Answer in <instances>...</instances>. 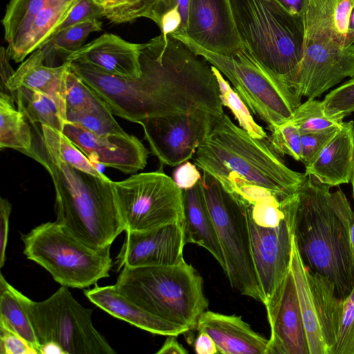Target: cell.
<instances>
[{"mask_svg": "<svg viewBox=\"0 0 354 354\" xmlns=\"http://www.w3.org/2000/svg\"><path fill=\"white\" fill-rule=\"evenodd\" d=\"M289 122L294 124L301 135L339 128L342 120L328 117L324 111L322 101L308 99L297 107Z\"/></svg>", "mask_w": 354, "mask_h": 354, "instance_id": "cell-33", "label": "cell"}, {"mask_svg": "<svg viewBox=\"0 0 354 354\" xmlns=\"http://www.w3.org/2000/svg\"><path fill=\"white\" fill-rule=\"evenodd\" d=\"M30 124L32 145L19 152L37 161L49 174L55 191V221L91 248L111 247L125 231L115 203L112 180L82 171L66 162L48 127Z\"/></svg>", "mask_w": 354, "mask_h": 354, "instance_id": "cell-2", "label": "cell"}, {"mask_svg": "<svg viewBox=\"0 0 354 354\" xmlns=\"http://www.w3.org/2000/svg\"><path fill=\"white\" fill-rule=\"evenodd\" d=\"M201 177L196 165L187 160L175 169L172 179L179 188L185 190L196 185Z\"/></svg>", "mask_w": 354, "mask_h": 354, "instance_id": "cell-45", "label": "cell"}, {"mask_svg": "<svg viewBox=\"0 0 354 354\" xmlns=\"http://www.w3.org/2000/svg\"><path fill=\"white\" fill-rule=\"evenodd\" d=\"M0 353L38 354L25 339L2 324H0Z\"/></svg>", "mask_w": 354, "mask_h": 354, "instance_id": "cell-44", "label": "cell"}, {"mask_svg": "<svg viewBox=\"0 0 354 354\" xmlns=\"http://www.w3.org/2000/svg\"><path fill=\"white\" fill-rule=\"evenodd\" d=\"M103 102L71 69L66 77V114L90 109Z\"/></svg>", "mask_w": 354, "mask_h": 354, "instance_id": "cell-38", "label": "cell"}, {"mask_svg": "<svg viewBox=\"0 0 354 354\" xmlns=\"http://www.w3.org/2000/svg\"><path fill=\"white\" fill-rule=\"evenodd\" d=\"M10 59L9 58L6 48H5L3 46H1V53H0V60H1V91H3L5 88V86L10 79V77L12 75L15 71L11 67L9 60Z\"/></svg>", "mask_w": 354, "mask_h": 354, "instance_id": "cell-49", "label": "cell"}, {"mask_svg": "<svg viewBox=\"0 0 354 354\" xmlns=\"http://www.w3.org/2000/svg\"><path fill=\"white\" fill-rule=\"evenodd\" d=\"M161 0H109L104 8V17L111 23L124 24L139 18L151 19Z\"/></svg>", "mask_w": 354, "mask_h": 354, "instance_id": "cell-35", "label": "cell"}, {"mask_svg": "<svg viewBox=\"0 0 354 354\" xmlns=\"http://www.w3.org/2000/svg\"><path fill=\"white\" fill-rule=\"evenodd\" d=\"M354 165V122H343L307 166L305 174L330 187L351 182Z\"/></svg>", "mask_w": 354, "mask_h": 354, "instance_id": "cell-22", "label": "cell"}, {"mask_svg": "<svg viewBox=\"0 0 354 354\" xmlns=\"http://www.w3.org/2000/svg\"><path fill=\"white\" fill-rule=\"evenodd\" d=\"M199 180L225 260L231 286L241 295L263 303L253 263L245 206L212 176L203 171Z\"/></svg>", "mask_w": 354, "mask_h": 354, "instance_id": "cell-8", "label": "cell"}, {"mask_svg": "<svg viewBox=\"0 0 354 354\" xmlns=\"http://www.w3.org/2000/svg\"><path fill=\"white\" fill-rule=\"evenodd\" d=\"M14 102L13 96L0 93V148L19 151L31 147L33 134L26 117Z\"/></svg>", "mask_w": 354, "mask_h": 354, "instance_id": "cell-27", "label": "cell"}, {"mask_svg": "<svg viewBox=\"0 0 354 354\" xmlns=\"http://www.w3.org/2000/svg\"><path fill=\"white\" fill-rule=\"evenodd\" d=\"M184 35L201 47L225 56L243 50L230 0H190Z\"/></svg>", "mask_w": 354, "mask_h": 354, "instance_id": "cell-15", "label": "cell"}, {"mask_svg": "<svg viewBox=\"0 0 354 354\" xmlns=\"http://www.w3.org/2000/svg\"><path fill=\"white\" fill-rule=\"evenodd\" d=\"M175 37L227 77L248 109L270 131L289 121L301 104V98L274 80L244 48L236 55L225 56L201 47L186 35Z\"/></svg>", "mask_w": 354, "mask_h": 354, "instance_id": "cell-9", "label": "cell"}, {"mask_svg": "<svg viewBox=\"0 0 354 354\" xmlns=\"http://www.w3.org/2000/svg\"><path fill=\"white\" fill-rule=\"evenodd\" d=\"M211 68L218 84L223 106H226L231 111L240 127L251 136L259 139H267L268 136L266 132L254 121L248 107L238 93L216 68L211 66Z\"/></svg>", "mask_w": 354, "mask_h": 354, "instance_id": "cell-31", "label": "cell"}, {"mask_svg": "<svg viewBox=\"0 0 354 354\" xmlns=\"http://www.w3.org/2000/svg\"><path fill=\"white\" fill-rule=\"evenodd\" d=\"M334 330L336 341L328 354H354V288L338 300Z\"/></svg>", "mask_w": 354, "mask_h": 354, "instance_id": "cell-32", "label": "cell"}, {"mask_svg": "<svg viewBox=\"0 0 354 354\" xmlns=\"http://www.w3.org/2000/svg\"><path fill=\"white\" fill-rule=\"evenodd\" d=\"M56 0H10L1 20L4 39L8 45L26 31L35 17Z\"/></svg>", "mask_w": 354, "mask_h": 354, "instance_id": "cell-30", "label": "cell"}, {"mask_svg": "<svg viewBox=\"0 0 354 354\" xmlns=\"http://www.w3.org/2000/svg\"><path fill=\"white\" fill-rule=\"evenodd\" d=\"M157 354H187L188 351L178 342L177 336L168 335Z\"/></svg>", "mask_w": 354, "mask_h": 354, "instance_id": "cell-50", "label": "cell"}, {"mask_svg": "<svg viewBox=\"0 0 354 354\" xmlns=\"http://www.w3.org/2000/svg\"><path fill=\"white\" fill-rule=\"evenodd\" d=\"M190 0H161L156 8L151 21L157 26L162 16L167 12L178 8L182 17L181 32L177 35H185L187 26L189 6Z\"/></svg>", "mask_w": 354, "mask_h": 354, "instance_id": "cell-46", "label": "cell"}, {"mask_svg": "<svg viewBox=\"0 0 354 354\" xmlns=\"http://www.w3.org/2000/svg\"><path fill=\"white\" fill-rule=\"evenodd\" d=\"M40 354H64L62 348L57 344L48 342L40 346Z\"/></svg>", "mask_w": 354, "mask_h": 354, "instance_id": "cell-52", "label": "cell"}, {"mask_svg": "<svg viewBox=\"0 0 354 354\" xmlns=\"http://www.w3.org/2000/svg\"><path fill=\"white\" fill-rule=\"evenodd\" d=\"M221 115L198 111L147 118L138 123L143 129L151 153L161 165L174 167L194 157Z\"/></svg>", "mask_w": 354, "mask_h": 354, "instance_id": "cell-11", "label": "cell"}, {"mask_svg": "<svg viewBox=\"0 0 354 354\" xmlns=\"http://www.w3.org/2000/svg\"><path fill=\"white\" fill-rule=\"evenodd\" d=\"M102 25L100 19H91L69 26L56 33L47 45L66 57L82 47L90 34L101 31Z\"/></svg>", "mask_w": 354, "mask_h": 354, "instance_id": "cell-36", "label": "cell"}, {"mask_svg": "<svg viewBox=\"0 0 354 354\" xmlns=\"http://www.w3.org/2000/svg\"><path fill=\"white\" fill-rule=\"evenodd\" d=\"M196 330L212 338L218 353L267 354L268 339L254 331L241 316L206 310L200 317Z\"/></svg>", "mask_w": 354, "mask_h": 354, "instance_id": "cell-19", "label": "cell"}, {"mask_svg": "<svg viewBox=\"0 0 354 354\" xmlns=\"http://www.w3.org/2000/svg\"><path fill=\"white\" fill-rule=\"evenodd\" d=\"M308 176L294 193L284 198L292 219L294 240L308 272L334 286L339 299L354 288V256L350 226L354 212L344 193Z\"/></svg>", "mask_w": 354, "mask_h": 354, "instance_id": "cell-1", "label": "cell"}, {"mask_svg": "<svg viewBox=\"0 0 354 354\" xmlns=\"http://www.w3.org/2000/svg\"><path fill=\"white\" fill-rule=\"evenodd\" d=\"M111 187L125 232L183 225V190L162 169L111 181Z\"/></svg>", "mask_w": 354, "mask_h": 354, "instance_id": "cell-10", "label": "cell"}, {"mask_svg": "<svg viewBox=\"0 0 354 354\" xmlns=\"http://www.w3.org/2000/svg\"><path fill=\"white\" fill-rule=\"evenodd\" d=\"M102 17H104L103 6L96 4L93 0H79L66 19L59 26L55 35L69 26L88 20L100 19Z\"/></svg>", "mask_w": 354, "mask_h": 354, "instance_id": "cell-43", "label": "cell"}, {"mask_svg": "<svg viewBox=\"0 0 354 354\" xmlns=\"http://www.w3.org/2000/svg\"><path fill=\"white\" fill-rule=\"evenodd\" d=\"M186 245L183 225L171 223L142 232H126L117 257L118 270L123 267L138 268L178 264L183 259Z\"/></svg>", "mask_w": 354, "mask_h": 354, "instance_id": "cell-17", "label": "cell"}, {"mask_svg": "<svg viewBox=\"0 0 354 354\" xmlns=\"http://www.w3.org/2000/svg\"><path fill=\"white\" fill-rule=\"evenodd\" d=\"M95 305L114 317L153 334L165 336L184 334L189 328L162 319L120 293L115 285L97 286L84 290Z\"/></svg>", "mask_w": 354, "mask_h": 354, "instance_id": "cell-21", "label": "cell"}, {"mask_svg": "<svg viewBox=\"0 0 354 354\" xmlns=\"http://www.w3.org/2000/svg\"><path fill=\"white\" fill-rule=\"evenodd\" d=\"M17 296L32 325L38 344H58L64 354H115L92 322L93 310L82 306L62 286L41 301L16 289Z\"/></svg>", "mask_w": 354, "mask_h": 354, "instance_id": "cell-7", "label": "cell"}, {"mask_svg": "<svg viewBox=\"0 0 354 354\" xmlns=\"http://www.w3.org/2000/svg\"><path fill=\"white\" fill-rule=\"evenodd\" d=\"M48 129L57 145L62 158L66 162L82 171L97 177L106 178L103 173L98 171L94 167L88 157L63 133L50 127H48Z\"/></svg>", "mask_w": 354, "mask_h": 354, "instance_id": "cell-41", "label": "cell"}, {"mask_svg": "<svg viewBox=\"0 0 354 354\" xmlns=\"http://www.w3.org/2000/svg\"><path fill=\"white\" fill-rule=\"evenodd\" d=\"M185 243H194L209 251L225 270V260L214 225L205 203L199 181L183 190Z\"/></svg>", "mask_w": 354, "mask_h": 354, "instance_id": "cell-25", "label": "cell"}, {"mask_svg": "<svg viewBox=\"0 0 354 354\" xmlns=\"http://www.w3.org/2000/svg\"><path fill=\"white\" fill-rule=\"evenodd\" d=\"M350 241L351 250L354 256V215L350 226Z\"/></svg>", "mask_w": 354, "mask_h": 354, "instance_id": "cell-54", "label": "cell"}, {"mask_svg": "<svg viewBox=\"0 0 354 354\" xmlns=\"http://www.w3.org/2000/svg\"><path fill=\"white\" fill-rule=\"evenodd\" d=\"M264 306L270 326L267 354H310L290 269Z\"/></svg>", "mask_w": 354, "mask_h": 354, "instance_id": "cell-14", "label": "cell"}, {"mask_svg": "<svg viewBox=\"0 0 354 354\" xmlns=\"http://www.w3.org/2000/svg\"><path fill=\"white\" fill-rule=\"evenodd\" d=\"M12 210V205L6 198L0 199V267L4 266L6 261V250L8 243L9 221Z\"/></svg>", "mask_w": 354, "mask_h": 354, "instance_id": "cell-47", "label": "cell"}, {"mask_svg": "<svg viewBox=\"0 0 354 354\" xmlns=\"http://www.w3.org/2000/svg\"><path fill=\"white\" fill-rule=\"evenodd\" d=\"M354 77V44L326 39L305 40L293 93L315 99L345 77Z\"/></svg>", "mask_w": 354, "mask_h": 354, "instance_id": "cell-12", "label": "cell"}, {"mask_svg": "<svg viewBox=\"0 0 354 354\" xmlns=\"http://www.w3.org/2000/svg\"><path fill=\"white\" fill-rule=\"evenodd\" d=\"M115 286L146 310L189 330L196 328L209 306L201 276L185 260L171 266H124Z\"/></svg>", "mask_w": 354, "mask_h": 354, "instance_id": "cell-5", "label": "cell"}, {"mask_svg": "<svg viewBox=\"0 0 354 354\" xmlns=\"http://www.w3.org/2000/svg\"><path fill=\"white\" fill-rule=\"evenodd\" d=\"M230 2L244 50L274 80L293 93L304 48V18L276 0Z\"/></svg>", "mask_w": 354, "mask_h": 354, "instance_id": "cell-4", "label": "cell"}, {"mask_svg": "<svg viewBox=\"0 0 354 354\" xmlns=\"http://www.w3.org/2000/svg\"><path fill=\"white\" fill-rule=\"evenodd\" d=\"M268 140L279 155H288L296 160L301 159V135L297 127L288 121L271 131Z\"/></svg>", "mask_w": 354, "mask_h": 354, "instance_id": "cell-40", "label": "cell"}, {"mask_svg": "<svg viewBox=\"0 0 354 354\" xmlns=\"http://www.w3.org/2000/svg\"><path fill=\"white\" fill-rule=\"evenodd\" d=\"M63 133L92 162L112 167L124 174H133L147 165L148 149L135 136L97 135L71 122Z\"/></svg>", "mask_w": 354, "mask_h": 354, "instance_id": "cell-16", "label": "cell"}, {"mask_svg": "<svg viewBox=\"0 0 354 354\" xmlns=\"http://www.w3.org/2000/svg\"><path fill=\"white\" fill-rule=\"evenodd\" d=\"M322 104L325 114L335 120L354 112V77L327 94Z\"/></svg>", "mask_w": 354, "mask_h": 354, "instance_id": "cell-39", "label": "cell"}, {"mask_svg": "<svg viewBox=\"0 0 354 354\" xmlns=\"http://www.w3.org/2000/svg\"><path fill=\"white\" fill-rule=\"evenodd\" d=\"M281 201L277 195L270 192L251 203L239 201L244 205L247 213L257 225L274 228L279 226L286 216Z\"/></svg>", "mask_w": 354, "mask_h": 354, "instance_id": "cell-37", "label": "cell"}, {"mask_svg": "<svg viewBox=\"0 0 354 354\" xmlns=\"http://www.w3.org/2000/svg\"><path fill=\"white\" fill-rule=\"evenodd\" d=\"M109 0H93V1L101 6H104Z\"/></svg>", "mask_w": 354, "mask_h": 354, "instance_id": "cell-55", "label": "cell"}, {"mask_svg": "<svg viewBox=\"0 0 354 354\" xmlns=\"http://www.w3.org/2000/svg\"><path fill=\"white\" fill-rule=\"evenodd\" d=\"M17 109L30 124L39 123L63 133L66 120L51 97L21 86L13 92Z\"/></svg>", "mask_w": 354, "mask_h": 354, "instance_id": "cell-28", "label": "cell"}, {"mask_svg": "<svg viewBox=\"0 0 354 354\" xmlns=\"http://www.w3.org/2000/svg\"><path fill=\"white\" fill-rule=\"evenodd\" d=\"M24 254L46 270L62 286L88 288L109 276L111 247L91 248L62 225L47 222L21 235Z\"/></svg>", "mask_w": 354, "mask_h": 354, "instance_id": "cell-6", "label": "cell"}, {"mask_svg": "<svg viewBox=\"0 0 354 354\" xmlns=\"http://www.w3.org/2000/svg\"><path fill=\"white\" fill-rule=\"evenodd\" d=\"M194 351L198 354L218 353L217 348L214 340L204 331L198 332L194 343Z\"/></svg>", "mask_w": 354, "mask_h": 354, "instance_id": "cell-48", "label": "cell"}, {"mask_svg": "<svg viewBox=\"0 0 354 354\" xmlns=\"http://www.w3.org/2000/svg\"><path fill=\"white\" fill-rule=\"evenodd\" d=\"M78 1L56 0L42 9L24 34L8 45L9 58L22 62L28 55L46 46Z\"/></svg>", "mask_w": 354, "mask_h": 354, "instance_id": "cell-24", "label": "cell"}, {"mask_svg": "<svg viewBox=\"0 0 354 354\" xmlns=\"http://www.w3.org/2000/svg\"><path fill=\"white\" fill-rule=\"evenodd\" d=\"M339 128L301 135V159L305 166L308 165L335 135Z\"/></svg>", "mask_w": 354, "mask_h": 354, "instance_id": "cell-42", "label": "cell"}, {"mask_svg": "<svg viewBox=\"0 0 354 354\" xmlns=\"http://www.w3.org/2000/svg\"><path fill=\"white\" fill-rule=\"evenodd\" d=\"M113 115L102 102L88 110L67 113L66 122L77 124L97 135L127 134Z\"/></svg>", "mask_w": 354, "mask_h": 354, "instance_id": "cell-34", "label": "cell"}, {"mask_svg": "<svg viewBox=\"0 0 354 354\" xmlns=\"http://www.w3.org/2000/svg\"><path fill=\"white\" fill-rule=\"evenodd\" d=\"M346 44L347 46L354 44V6L352 8L348 21Z\"/></svg>", "mask_w": 354, "mask_h": 354, "instance_id": "cell-53", "label": "cell"}, {"mask_svg": "<svg viewBox=\"0 0 354 354\" xmlns=\"http://www.w3.org/2000/svg\"><path fill=\"white\" fill-rule=\"evenodd\" d=\"M351 183L352 184L353 196V199H354V165H353V174H352V177H351Z\"/></svg>", "mask_w": 354, "mask_h": 354, "instance_id": "cell-56", "label": "cell"}, {"mask_svg": "<svg viewBox=\"0 0 354 354\" xmlns=\"http://www.w3.org/2000/svg\"><path fill=\"white\" fill-rule=\"evenodd\" d=\"M142 44L127 41L120 37L105 33L67 55L64 62L86 64L106 73L124 78L140 76Z\"/></svg>", "mask_w": 354, "mask_h": 354, "instance_id": "cell-18", "label": "cell"}, {"mask_svg": "<svg viewBox=\"0 0 354 354\" xmlns=\"http://www.w3.org/2000/svg\"><path fill=\"white\" fill-rule=\"evenodd\" d=\"M281 203L286 216L279 225L274 228L257 225L246 212L252 256L263 304L290 269L292 219L284 198Z\"/></svg>", "mask_w": 354, "mask_h": 354, "instance_id": "cell-13", "label": "cell"}, {"mask_svg": "<svg viewBox=\"0 0 354 354\" xmlns=\"http://www.w3.org/2000/svg\"><path fill=\"white\" fill-rule=\"evenodd\" d=\"M289 12L304 18L308 0H276Z\"/></svg>", "mask_w": 354, "mask_h": 354, "instance_id": "cell-51", "label": "cell"}, {"mask_svg": "<svg viewBox=\"0 0 354 354\" xmlns=\"http://www.w3.org/2000/svg\"><path fill=\"white\" fill-rule=\"evenodd\" d=\"M46 57L45 48L32 53L15 71L0 93L14 97L13 92L24 86L44 93L55 100L66 120V77L71 62H64L58 66H48L44 64Z\"/></svg>", "mask_w": 354, "mask_h": 354, "instance_id": "cell-20", "label": "cell"}, {"mask_svg": "<svg viewBox=\"0 0 354 354\" xmlns=\"http://www.w3.org/2000/svg\"><path fill=\"white\" fill-rule=\"evenodd\" d=\"M0 324L19 334L39 353L32 325L19 300L16 288L0 275Z\"/></svg>", "mask_w": 354, "mask_h": 354, "instance_id": "cell-29", "label": "cell"}, {"mask_svg": "<svg viewBox=\"0 0 354 354\" xmlns=\"http://www.w3.org/2000/svg\"><path fill=\"white\" fill-rule=\"evenodd\" d=\"M290 270L296 286L310 354H327L309 284L307 269L299 254L294 237H292Z\"/></svg>", "mask_w": 354, "mask_h": 354, "instance_id": "cell-26", "label": "cell"}, {"mask_svg": "<svg viewBox=\"0 0 354 354\" xmlns=\"http://www.w3.org/2000/svg\"><path fill=\"white\" fill-rule=\"evenodd\" d=\"M196 166L218 181L237 177L265 187L283 200L307 176L290 169L267 139L251 136L223 113L193 157Z\"/></svg>", "mask_w": 354, "mask_h": 354, "instance_id": "cell-3", "label": "cell"}, {"mask_svg": "<svg viewBox=\"0 0 354 354\" xmlns=\"http://www.w3.org/2000/svg\"><path fill=\"white\" fill-rule=\"evenodd\" d=\"M354 0H308L304 16L305 40L326 39L346 44Z\"/></svg>", "mask_w": 354, "mask_h": 354, "instance_id": "cell-23", "label": "cell"}]
</instances>
